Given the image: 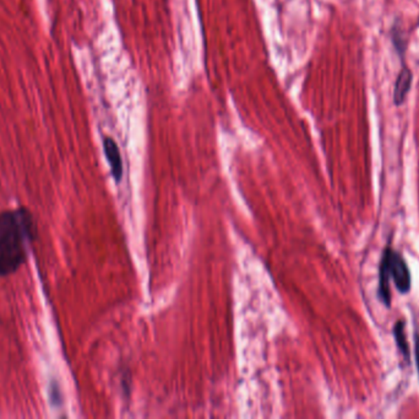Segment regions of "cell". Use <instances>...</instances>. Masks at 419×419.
Listing matches in <instances>:
<instances>
[{
  "label": "cell",
  "mask_w": 419,
  "mask_h": 419,
  "mask_svg": "<svg viewBox=\"0 0 419 419\" xmlns=\"http://www.w3.org/2000/svg\"><path fill=\"white\" fill-rule=\"evenodd\" d=\"M36 224L26 208L0 213V277L15 273L28 260Z\"/></svg>",
  "instance_id": "1"
},
{
  "label": "cell",
  "mask_w": 419,
  "mask_h": 419,
  "mask_svg": "<svg viewBox=\"0 0 419 419\" xmlns=\"http://www.w3.org/2000/svg\"><path fill=\"white\" fill-rule=\"evenodd\" d=\"M385 253L389 263V271L394 283L396 285L397 291L406 294L411 289V273L407 263L400 253L394 251L392 249H386Z\"/></svg>",
  "instance_id": "2"
},
{
  "label": "cell",
  "mask_w": 419,
  "mask_h": 419,
  "mask_svg": "<svg viewBox=\"0 0 419 419\" xmlns=\"http://www.w3.org/2000/svg\"><path fill=\"white\" fill-rule=\"evenodd\" d=\"M103 150L107 160L110 162L112 175L116 182H119L123 176V162H121V150L118 148L116 140L110 137H105L103 139Z\"/></svg>",
  "instance_id": "3"
},
{
  "label": "cell",
  "mask_w": 419,
  "mask_h": 419,
  "mask_svg": "<svg viewBox=\"0 0 419 419\" xmlns=\"http://www.w3.org/2000/svg\"><path fill=\"white\" fill-rule=\"evenodd\" d=\"M412 85V73L406 66H403L402 70L397 77L395 91H394V100L396 105H401L407 96L408 91Z\"/></svg>",
  "instance_id": "4"
},
{
  "label": "cell",
  "mask_w": 419,
  "mask_h": 419,
  "mask_svg": "<svg viewBox=\"0 0 419 419\" xmlns=\"http://www.w3.org/2000/svg\"><path fill=\"white\" fill-rule=\"evenodd\" d=\"M390 280H391V274L389 271V263H387V257L384 252L380 263V273H379V293L382 302H385L387 306H390L391 302V293H390Z\"/></svg>",
  "instance_id": "5"
},
{
  "label": "cell",
  "mask_w": 419,
  "mask_h": 419,
  "mask_svg": "<svg viewBox=\"0 0 419 419\" xmlns=\"http://www.w3.org/2000/svg\"><path fill=\"white\" fill-rule=\"evenodd\" d=\"M394 335H395V340H396L397 347H398L400 352L402 353L403 357L407 360L409 354H408V344L407 341H406V332H405V322L403 321H398L395 324Z\"/></svg>",
  "instance_id": "6"
},
{
  "label": "cell",
  "mask_w": 419,
  "mask_h": 419,
  "mask_svg": "<svg viewBox=\"0 0 419 419\" xmlns=\"http://www.w3.org/2000/svg\"><path fill=\"white\" fill-rule=\"evenodd\" d=\"M61 391H59V387L57 386L55 382H52L50 384V401L52 402L55 403V405H59L61 403Z\"/></svg>",
  "instance_id": "7"
},
{
  "label": "cell",
  "mask_w": 419,
  "mask_h": 419,
  "mask_svg": "<svg viewBox=\"0 0 419 419\" xmlns=\"http://www.w3.org/2000/svg\"><path fill=\"white\" fill-rule=\"evenodd\" d=\"M414 355H416V364L419 374V333H416L414 335Z\"/></svg>",
  "instance_id": "8"
}]
</instances>
